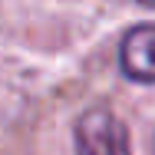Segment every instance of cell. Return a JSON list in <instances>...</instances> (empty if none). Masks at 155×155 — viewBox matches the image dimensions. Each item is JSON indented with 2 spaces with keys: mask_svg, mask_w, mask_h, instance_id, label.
Masks as SVG:
<instances>
[{
  "mask_svg": "<svg viewBox=\"0 0 155 155\" xmlns=\"http://www.w3.org/2000/svg\"><path fill=\"white\" fill-rule=\"evenodd\" d=\"M139 3H145V7H155V0H139Z\"/></svg>",
  "mask_w": 155,
  "mask_h": 155,
  "instance_id": "3957f363",
  "label": "cell"
},
{
  "mask_svg": "<svg viewBox=\"0 0 155 155\" xmlns=\"http://www.w3.org/2000/svg\"><path fill=\"white\" fill-rule=\"evenodd\" d=\"M76 155H132L122 119L109 109H89L76 122Z\"/></svg>",
  "mask_w": 155,
  "mask_h": 155,
  "instance_id": "6da1fadb",
  "label": "cell"
},
{
  "mask_svg": "<svg viewBox=\"0 0 155 155\" xmlns=\"http://www.w3.org/2000/svg\"><path fill=\"white\" fill-rule=\"evenodd\" d=\"M119 66L135 83H155V23L132 27L122 36Z\"/></svg>",
  "mask_w": 155,
  "mask_h": 155,
  "instance_id": "7a4b0ae2",
  "label": "cell"
}]
</instances>
